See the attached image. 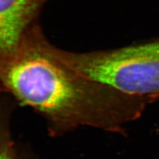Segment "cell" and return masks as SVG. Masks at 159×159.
<instances>
[{
  "mask_svg": "<svg viewBox=\"0 0 159 159\" xmlns=\"http://www.w3.org/2000/svg\"><path fill=\"white\" fill-rule=\"evenodd\" d=\"M47 0H0V57L13 51Z\"/></svg>",
  "mask_w": 159,
  "mask_h": 159,
  "instance_id": "cell-3",
  "label": "cell"
},
{
  "mask_svg": "<svg viewBox=\"0 0 159 159\" xmlns=\"http://www.w3.org/2000/svg\"><path fill=\"white\" fill-rule=\"evenodd\" d=\"M9 111L0 107V159H17L9 127Z\"/></svg>",
  "mask_w": 159,
  "mask_h": 159,
  "instance_id": "cell-4",
  "label": "cell"
},
{
  "mask_svg": "<svg viewBox=\"0 0 159 159\" xmlns=\"http://www.w3.org/2000/svg\"><path fill=\"white\" fill-rule=\"evenodd\" d=\"M33 26L13 51L0 57V86L34 109L52 135L82 126L116 128L123 118L120 95L72 70L53 55Z\"/></svg>",
  "mask_w": 159,
  "mask_h": 159,
  "instance_id": "cell-1",
  "label": "cell"
},
{
  "mask_svg": "<svg viewBox=\"0 0 159 159\" xmlns=\"http://www.w3.org/2000/svg\"><path fill=\"white\" fill-rule=\"evenodd\" d=\"M1 90H3V89H2V88L1 87V86H0V91Z\"/></svg>",
  "mask_w": 159,
  "mask_h": 159,
  "instance_id": "cell-5",
  "label": "cell"
},
{
  "mask_svg": "<svg viewBox=\"0 0 159 159\" xmlns=\"http://www.w3.org/2000/svg\"><path fill=\"white\" fill-rule=\"evenodd\" d=\"M48 47L53 55L72 70L119 93H159V41L89 52L67 51L50 43Z\"/></svg>",
  "mask_w": 159,
  "mask_h": 159,
  "instance_id": "cell-2",
  "label": "cell"
}]
</instances>
